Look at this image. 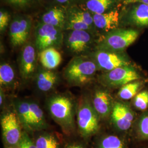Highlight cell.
<instances>
[{"mask_svg": "<svg viewBox=\"0 0 148 148\" xmlns=\"http://www.w3.org/2000/svg\"><path fill=\"white\" fill-rule=\"evenodd\" d=\"M98 70L92 59L76 57L66 66L64 70V76L72 85H85L93 79Z\"/></svg>", "mask_w": 148, "mask_h": 148, "instance_id": "cell-2", "label": "cell"}, {"mask_svg": "<svg viewBox=\"0 0 148 148\" xmlns=\"http://www.w3.org/2000/svg\"><path fill=\"white\" fill-rule=\"evenodd\" d=\"M131 101L133 109L140 112L148 109V89L141 90L135 95Z\"/></svg>", "mask_w": 148, "mask_h": 148, "instance_id": "cell-26", "label": "cell"}, {"mask_svg": "<svg viewBox=\"0 0 148 148\" xmlns=\"http://www.w3.org/2000/svg\"><path fill=\"white\" fill-rule=\"evenodd\" d=\"M139 34V32L134 29L113 30L101 37L98 42L97 49L123 52L136 41Z\"/></svg>", "mask_w": 148, "mask_h": 148, "instance_id": "cell-3", "label": "cell"}, {"mask_svg": "<svg viewBox=\"0 0 148 148\" xmlns=\"http://www.w3.org/2000/svg\"><path fill=\"white\" fill-rule=\"evenodd\" d=\"M49 110L54 120L66 131L69 132L73 126V104L69 98L58 95L52 98L48 104Z\"/></svg>", "mask_w": 148, "mask_h": 148, "instance_id": "cell-5", "label": "cell"}, {"mask_svg": "<svg viewBox=\"0 0 148 148\" xmlns=\"http://www.w3.org/2000/svg\"><path fill=\"white\" fill-rule=\"evenodd\" d=\"M138 114L125 101H114L110 117L111 125L117 134L131 143V133Z\"/></svg>", "mask_w": 148, "mask_h": 148, "instance_id": "cell-1", "label": "cell"}, {"mask_svg": "<svg viewBox=\"0 0 148 148\" xmlns=\"http://www.w3.org/2000/svg\"><path fill=\"white\" fill-rule=\"evenodd\" d=\"M62 29L50 25L39 23L35 29V43L38 51L48 48L59 47L63 41Z\"/></svg>", "mask_w": 148, "mask_h": 148, "instance_id": "cell-7", "label": "cell"}, {"mask_svg": "<svg viewBox=\"0 0 148 148\" xmlns=\"http://www.w3.org/2000/svg\"><path fill=\"white\" fill-rule=\"evenodd\" d=\"M114 101L110 92L106 89L95 90L92 100V106L98 116L105 119L110 116Z\"/></svg>", "mask_w": 148, "mask_h": 148, "instance_id": "cell-12", "label": "cell"}, {"mask_svg": "<svg viewBox=\"0 0 148 148\" xmlns=\"http://www.w3.org/2000/svg\"><path fill=\"white\" fill-rule=\"evenodd\" d=\"M99 118L93 106L88 102H85L80 106L77 114V123L79 133L85 139H88L99 133Z\"/></svg>", "mask_w": 148, "mask_h": 148, "instance_id": "cell-6", "label": "cell"}, {"mask_svg": "<svg viewBox=\"0 0 148 148\" xmlns=\"http://www.w3.org/2000/svg\"><path fill=\"white\" fill-rule=\"evenodd\" d=\"M7 3L18 7H25L30 4L34 0H5Z\"/></svg>", "mask_w": 148, "mask_h": 148, "instance_id": "cell-32", "label": "cell"}, {"mask_svg": "<svg viewBox=\"0 0 148 148\" xmlns=\"http://www.w3.org/2000/svg\"><path fill=\"white\" fill-rule=\"evenodd\" d=\"M32 24V19L28 16H17L12 20L9 35L13 46H20L27 42L30 35Z\"/></svg>", "mask_w": 148, "mask_h": 148, "instance_id": "cell-10", "label": "cell"}, {"mask_svg": "<svg viewBox=\"0 0 148 148\" xmlns=\"http://www.w3.org/2000/svg\"><path fill=\"white\" fill-rule=\"evenodd\" d=\"M64 148H86L82 144L79 143H70L66 144Z\"/></svg>", "mask_w": 148, "mask_h": 148, "instance_id": "cell-34", "label": "cell"}, {"mask_svg": "<svg viewBox=\"0 0 148 148\" xmlns=\"http://www.w3.org/2000/svg\"><path fill=\"white\" fill-rule=\"evenodd\" d=\"M33 142L37 148H62L60 140L51 134L40 135Z\"/></svg>", "mask_w": 148, "mask_h": 148, "instance_id": "cell-23", "label": "cell"}, {"mask_svg": "<svg viewBox=\"0 0 148 148\" xmlns=\"http://www.w3.org/2000/svg\"><path fill=\"white\" fill-rule=\"evenodd\" d=\"M131 148H148V141L132 143Z\"/></svg>", "mask_w": 148, "mask_h": 148, "instance_id": "cell-33", "label": "cell"}, {"mask_svg": "<svg viewBox=\"0 0 148 148\" xmlns=\"http://www.w3.org/2000/svg\"><path fill=\"white\" fill-rule=\"evenodd\" d=\"M20 144L22 148H37L27 133H23Z\"/></svg>", "mask_w": 148, "mask_h": 148, "instance_id": "cell-31", "label": "cell"}, {"mask_svg": "<svg viewBox=\"0 0 148 148\" xmlns=\"http://www.w3.org/2000/svg\"><path fill=\"white\" fill-rule=\"evenodd\" d=\"M1 123L6 148L19 145L23 133L16 114L13 112L6 113L2 117Z\"/></svg>", "mask_w": 148, "mask_h": 148, "instance_id": "cell-9", "label": "cell"}, {"mask_svg": "<svg viewBox=\"0 0 148 148\" xmlns=\"http://www.w3.org/2000/svg\"><path fill=\"white\" fill-rule=\"evenodd\" d=\"M92 42V36L86 30H69L65 38V43L68 49L76 54L87 51Z\"/></svg>", "mask_w": 148, "mask_h": 148, "instance_id": "cell-11", "label": "cell"}, {"mask_svg": "<svg viewBox=\"0 0 148 148\" xmlns=\"http://www.w3.org/2000/svg\"><path fill=\"white\" fill-rule=\"evenodd\" d=\"M67 30H86L91 29L87 24L74 16L70 12L69 14H66V20L64 27Z\"/></svg>", "mask_w": 148, "mask_h": 148, "instance_id": "cell-27", "label": "cell"}, {"mask_svg": "<svg viewBox=\"0 0 148 148\" xmlns=\"http://www.w3.org/2000/svg\"><path fill=\"white\" fill-rule=\"evenodd\" d=\"M139 2L140 3H144L148 5V0H140Z\"/></svg>", "mask_w": 148, "mask_h": 148, "instance_id": "cell-38", "label": "cell"}, {"mask_svg": "<svg viewBox=\"0 0 148 148\" xmlns=\"http://www.w3.org/2000/svg\"><path fill=\"white\" fill-rule=\"evenodd\" d=\"M144 79L133 65L119 67L104 72L99 77L101 85L107 88H121L134 81Z\"/></svg>", "mask_w": 148, "mask_h": 148, "instance_id": "cell-4", "label": "cell"}, {"mask_svg": "<svg viewBox=\"0 0 148 148\" xmlns=\"http://www.w3.org/2000/svg\"><path fill=\"white\" fill-rule=\"evenodd\" d=\"M147 81L145 79L134 81L123 86L118 92V98L122 101L132 100L133 97L143 90Z\"/></svg>", "mask_w": 148, "mask_h": 148, "instance_id": "cell-20", "label": "cell"}, {"mask_svg": "<svg viewBox=\"0 0 148 148\" xmlns=\"http://www.w3.org/2000/svg\"><path fill=\"white\" fill-rule=\"evenodd\" d=\"M31 130H40L46 126L44 114L42 109L36 103H30Z\"/></svg>", "mask_w": 148, "mask_h": 148, "instance_id": "cell-22", "label": "cell"}, {"mask_svg": "<svg viewBox=\"0 0 148 148\" xmlns=\"http://www.w3.org/2000/svg\"><path fill=\"white\" fill-rule=\"evenodd\" d=\"M114 4V0H88L86 7L93 14L106 13Z\"/></svg>", "mask_w": 148, "mask_h": 148, "instance_id": "cell-24", "label": "cell"}, {"mask_svg": "<svg viewBox=\"0 0 148 148\" xmlns=\"http://www.w3.org/2000/svg\"><path fill=\"white\" fill-rule=\"evenodd\" d=\"M16 113L23 125L28 130H31L30 103L22 101L16 105Z\"/></svg>", "mask_w": 148, "mask_h": 148, "instance_id": "cell-25", "label": "cell"}, {"mask_svg": "<svg viewBox=\"0 0 148 148\" xmlns=\"http://www.w3.org/2000/svg\"><path fill=\"white\" fill-rule=\"evenodd\" d=\"M99 70L105 72L119 67L132 65L131 60L123 52L97 49L92 55V59Z\"/></svg>", "mask_w": 148, "mask_h": 148, "instance_id": "cell-8", "label": "cell"}, {"mask_svg": "<svg viewBox=\"0 0 148 148\" xmlns=\"http://www.w3.org/2000/svg\"><path fill=\"white\" fill-rule=\"evenodd\" d=\"M57 80L56 74L51 71H43L38 75L36 84L38 89L43 92L51 90Z\"/></svg>", "mask_w": 148, "mask_h": 148, "instance_id": "cell-21", "label": "cell"}, {"mask_svg": "<svg viewBox=\"0 0 148 148\" xmlns=\"http://www.w3.org/2000/svg\"><path fill=\"white\" fill-rule=\"evenodd\" d=\"M36 65V51L31 44L23 48L20 59V71L24 79H29L35 73Z\"/></svg>", "mask_w": 148, "mask_h": 148, "instance_id": "cell-13", "label": "cell"}, {"mask_svg": "<svg viewBox=\"0 0 148 148\" xmlns=\"http://www.w3.org/2000/svg\"><path fill=\"white\" fill-rule=\"evenodd\" d=\"M10 15L8 12L3 10L0 11V31L3 32L8 27L10 21Z\"/></svg>", "mask_w": 148, "mask_h": 148, "instance_id": "cell-30", "label": "cell"}, {"mask_svg": "<svg viewBox=\"0 0 148 148\" xmlns=\"http://www.w3.org/2000/svg\"><path fill=\"white\" fill-rule=\"evenodd\" d=\"M131 145L129 140L116 133H104L96 138L94 148H131Z\"/></svg>", "mask_w": 148, "mask_h": 148, "instance_id": "cell-14", "label": "cell"}, {"mask_svg": "<svg viewBox=\"0 0 148 148\" xmlns=\"http://www.w3.org/2000/svg\"><path fill=\"white\" fill-rule=\"evenodd\" d=\"M140 0H125L123 2V3L125 5H128V4H131V3H137L139 2Z\"/></svg>", "mask_w": 148, "mask_h": 148, "instance_id": "cell-35", "label": "cell"}, {"mask_svg": "<svg viewBox=\"0 0 148 148\" xmlns=\"http://www.w3.org/2000/svg\"><path fill=\"white\" fill-rule=\"evenodd\" d=\"M3 99H4L3 94V93L2 92V91H1V96H0V104H1V106H2V104H3Z\"/></svg>", "mask_w": 148, "mask_h": 148, "instance_id": "cell-36", "label": "cell"}, {"mask_svg": "<svg viewBox=\"0 0 148 148\" xmlns=\"http://www.w3.org/2000/svg\"><path fill=\"white\" fill-rule=\"evenodd\" d=\"M92 16L95 26L99 29L109 32L116 29L119 26V13L117 10Z\"/></svg>", "mask_w": 148, "mask_h": 148, "instance_id": "cell-15", "label": "cell"}, {"mask_svg": "<svg viewBox=\"0 0 148 148\" xmlns=\"http://www.w3.org/2000/svg\"><path fill=\"white\" fill-rule=\"evenodd\" d=\"M21 148V144L18 145H16V146H14V147H7V148Z\"/></svg>", "mask_w": 148, "mask_h": 148, "instance_id": "cell-39", "label": "cell"}, {"mask_svg": "<svg viewBox=\"0 0 148 148\" xmlns=\"http://www.w3.org/2000/svg\"><path fill=\"white\" fill-rule=\"evenodd\" d=\"M66 14L63 9L54 7L43 14L41 23L63 29L65 25Z\"/></svg>", "mask_w": 148, "mask_h": 148, "instance_id": "cell-18", "label": "cell"}, {"mask_svg": "<svg viewBox=\"0 0 148 148\" xmlns=\"http://www.w3.org/2000/svg\"><path fill=\"white\" fill-rule=\"evenodd\" d=\"M14 72L10 64H2L0 66V84L1 86L11 85L14 79Z\"/></svg>", "mask_w": 148, "mask_h": 148, "instance_id": "cell-28", "label": "cell"}, {"mask_svg": "<svg viewBox=\"0 0 148 148\" xmlns=\"http://www.w3.org/2000/svg\"><path fill=\"white\" fill-rule=\"evenodd\" d=\"M40 62L46 69H54L61 63L62 57L61 54L55 48H48L40 51Z\"/></svg>", "mask_w": 148, "mask_h": 148, "instance_id": "cell-19", "label": "cell"}, {"mask_svg": "<svg viewBox=\"0 0 148 148\" xmlns=\"http://www.w3.org/2000/svg\"><path fill=\"white\" fill-rule=\"evenodd\" d=\"M57 2H58L59 3H66V2H69L70 1H72V0H56Z\"/></svg>", "mask_w": 148, "mask_h": 148, "instance_id": "cell-37", "label": "cell"}, {"mask_svg": "<svg viewBox=\"0 0 148 148\" xmlns=\"http://www.w3.org/2000/svg\"><path fill=\"white\" fill-rule=\"evenodd\" d=\"M131 140L132 144L148 141V109L138 115L131 133Z\"/></svg>", "mask_w": 148, "mask_h": 148, "instance_id": "cell-16", "label": "cell"}, {"mask_svg": "<svg viewBox=\"0 0 148 148\" xmlns=\"http://www.w3.org/2000/svg\"><path fill=\"white\" fill-rule=\"evenodd\" d=\"M128 22L138 27H148V5L140 3L133 6L128 14Z\"/></svg>", "mask_w": 148, "mask_h": 148, "instance_id": "cell-17", "label": "cell"}, {"mask_svg": "<svg viewBox=\"0 0 148 148\" xmlns=\"http://www.w3.org/2000/svg\"><path fill=\"white\" fill-rule=\"evenodd\" d=\"M70 12L72 13L74 16L79 18V19L85 22L91 29L95 26L93 16L90 14L89 11H85L76 8H73V10L70 11Z\"/></svg>", "mask_w": 148, "mask_h": 148, "instance_id": "cell-29", "label": "cell"}]
</instances>
